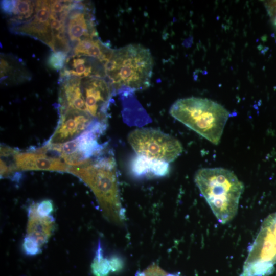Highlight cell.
Masks as SVG:
<instances>
[{
    "instance_id": "cell-1",
    "label": "cell",
    "mask_w": 276,
    "mask_h": 276,
    "mask_svg": "<svg viewBox=\"0 0 276 276\" xmlns=\"http://www.w3.org/2000/svg\"><path fill=\"white\" fill-rule=\"evenodd\" d=\"M103 152L84 164L69 167L68 172L80 178L94 193L102 213L109 221L121 225L125 220L118 187L116 164Z\"/></svg>"
},
{
    "instance_id": "cell-2",
    "label": "cell",
    "mask_w": 276,
    "mask_h": 276,
    "mask_svg": "<svg viewBox=\"0 0 276 276\" xmlns=\"http://www.w3.org/2000/svg\"><path fill=\"white\" fill-rule=\"evenodd\" d=\"M154 62L149 50L139 44H130L113 50L103 64L105 76L113 91H131L148 88L151 83Z\"/></svg>"
},
{
    "instance_id": "cell-3",
    "label": "cell",
    "mask_w": 276,
    "mask_h": 276,
    "mask_svg": "<svg viewBox=\"0 0 276 276\" xmlns=\"http://www.w3.org/2000/svg\"><path fill=\"white\" fill-rule=\"evenodd\" d=\"M194 180L218 221L225 224L232 220L244 190L236 175L223 168H205L196 172Z\"/></svg>"
},
{
    "instance_id": "cell-4",
    "label": "cell",
    "mask_w": 276,
    "mask_h": 276,
    "mask_svg": "<svg viewBox=\"0 0 276 276\" xmlns=\"http://www.w3.org/2000/svg\"><path fill=\"white\" fill-rule=\"evenodd\" d=\"M170 114L214 145H218L229 118L221 105L207 98L189 97L176 101Z\"/></svg>"
},
{
    "instance_id": "cell-5",
    "label": "cell",
    "mask_w": 276,
    "mask_h": 276,
    "mask_svg": "<svg viewBox=\"0 0 276 276\" xmlns=\"http://www.w3.org/2000/svg\"><path fill=\"white\" fill-rule=\"evenodd\" d=\"M276 264V213L268 216L249 249L240 276H266Z\"/></svg>"
},
{
    "instance_id": "cell-6",
    "label": "cell",
    "mask_w": 276,
    "mask_h": 276,
    "mask_svg": "<svg viewBox=\"0 0 276 276\" xmlns=\"http://www.w3.org/2000/svg\"><path fill=\"white\" fill-rule=\"evenodd\" d=\"M128 142L137 155L170 163L181 153L182 146L173 136L151 128L135 129L130 132Z\"/></svg>"
},
{
    "instance_id": "cell-7",
    "label": "cell",
    "mask_w": 276,
    "mask_h": 276,
    "mask_svg": "<svg viewBox=\"0 0 276 276\" xmlns=\"http://www.w3.org/2000/svg\"><path fill=\"white\" fill-rule=\"evenodd\" d=\"M82 79L81 86L87 112L106 124L107 111L114 92L111 86L104 78L90 77Z\"/></svg>"
},
{
    "instance_id": "cell-8",
    "label": "cell",
    "mask_w": 276,
    "mask_h": 276,
    "mask_svg": "<svg viewBox=\"0 0 276 276\" xmlns=\"http://www.w3.org/2000/svg\"><path fill=\"white\" fill-rule=\"evenodd\" d=\"M59 111V124L48 144H61L70 141L100 122L87 112L73 109Z\"/></svg>"
},
{
    "instance_id": "cell-9",
    "label": "cell",
    "mask_w": 276,
    "mask_h": 276,
    "mask_svg": "<svg viewBox=\"0 0 276 276\" xmlns=\"http://www.w3.org/2000/svg\"><path fill=\"white\" fill-rule=\"evenodd\" d=\"M50 1H36L33 16L28 21L13 27L14 32L38 39L55 50V39L51 27Z\"/></svg>"
},
{
    "instance_id": "cell-10",
    "label": "cell",
    "mask_w": 276,
    "mask_h": 276,
    "mask_svg": "<svg viewBox=\"0 0 276 276\" xmlns=\"http://www.w3.org/2000/svg\"><path fill=\"white\" fill-rule=\"evenodd\" d=\"M88 6L74 1L67 18V34L72 42L97 38L95 17Z\"/></svg>"
},
{
    "instance_id": "cell-11",
    "label": "cell",
    "mask_w": 276,
    "mask_h": 276,
    "mask_svg": "<svg viewBox=\"0 0 276 276\" xmlns=\"http://www.w3.org/2000/svg\"><path fill=\"white\" fill-rule=\"evenodd\" d=\"M41 148L34 151H15L12 160L15 170L67 172L69 166L60 157L48 155Z\"/></svg>"
},
{
    "instance_id": "cell-12",
    "label": "cell",
    "mask_w": 276,
    "mask_h": 276,
    "mask_svg": "<svg viewBox=\"0 0 276 276\" xmlns=\"http://www.w3.org/2000/svg\"><path fill=\"white\" fill-rule=\"evenodd\" d=\"M61 80L62 83L59 91V110L87 112L81 86V78L71 77Z\"/></svg>"
},
{
    "instance_id": "cell-13",
    "label": "cell",
    "mask_w": 276,
    "mask_h": 276,
    "mask_svg": "<svg viewBox=\"0 0 276 276\" xmlns=\"http://www.w3.org/2000/svg\"><path fill=\"white\" fill-rule=\"evenodd\" d=\"M94 58L81 55H73L66 59L64 67L61 70V79L75 77L81 79L98 77L104 78L100 72L96 70Z\"/></svg>"
},
{
    "instance_id": "cell-14",
    "label": "cell",
    "mask_w": 276,
    "mask_h": 276,
    "mask_svg": "<svg viewBox=\"0 0 276 276\" xmlns=\"http://www.w3.org/2000/svg\"><path fill=\"white\" fill-rule=\"evenodd\" d=\"M130 170L136 177H159L168 174L169 166L166 162L137 155L130 163Z\"/></svg>"
},
{
    "instance_id": "cell-15",
    "label": "cell",
    "mask_w": 276,
    "mask_h": 276,
    "mask_svg": "<svg viewBox=\"0 0 276 276\" xmlns=\"http://www.w3.org/2000/svg\"><path fill=\"white\" fill-rule=\"evenodd\" d=\"M54 220L51 216L38 215L33 207L30 209L27 224V235L34 238L40 246L45 243L54 229Z\"/></svg>"
},
{
    "instance_id": "cell-16",
    "label": "cell",
    "mask_w": 276,
    "mask_h": 276,
    "mask_svg": "<svg viewBox=\"0 0 276 276\" xmlns=\"http://www.w3.org/2000/svg\"><path fill=\"white\" fill-rule=\"evenodd\" d=\"M113 50L106 45L98 38H88L78 42L73 49L74 55L89 57L103 64L111 57Z\"/></svg>"
},
{
    "instance_id": "cell-17",
    "label": "cell",
    "mask_w": 276,
    "mask_h": 276,
    "mask_svg": "<svg viewBox=\"0 0 276 276\" xmlns=\"http://www.w3.org/2000/svg\"><path fill=\"white\" fill-rule=\"evenodd\" d=\"M35 7L36 1H14L13 8L8 15L12 27L30 20L34 15Z\"/></svg>"
},
{
    "instance_id": "cell-18",
    "label": "cell",
    "mask_w": 276,
    "mask_h": 276,
    "mask_svg": "<svg viewBox=\"0 0 276 276\" xmlns=\"http://www.w3.org/2000/svg\"><path fill=\"white\" fill-rule=\"evenodd\" d=\"M91 268L95 276H108L109 272L111 271L109 260L103 257L100 243Z\"/></svg>"
},
{
    "instance_id": "cell-19",
    "label": "cell",
    "mask_w": 276,
    "mask_h": 276,
    "mask_svg": "<svg viewBox=\"0 0 276 276\" xmlns=\"http://www.w3.org/2000/svg\"><path fill=\"white\" fill-rule=\"evenodd\" d=\"M67 58V53L63 51H53L49 56L47 64L49 67L55 70H62Z\"/></svg>"
},
{
    "instance_id": "cell-20",
    "label": "cell",
    "mask_w": 276,
    "mask_h": 276,
    "mask_svg": "<svg viewBox=\"0 0 276 276\" xmlns=\"http://www.w3.org/2000/svg\"><path fill=\"white\" fill-rule=\"evenodd\" d=\"M22 247L27 255L33 256L39 253L40 245L34 238L27 235L24 239Z\"/></svg>"
},
{
    "instance_id": "cell-21",
    "label": "cell",
    "mask_w": 276,
    "mask_h": 276,
    "mask_svg": "<svg viewBox=\"0 0 276 276\" xmlns=\"http://www.w3.org/2000/svg\"><path fill=\"white\" fill-rule=\"evenodd\" d=\"M36 213L42 217L50 216L53 211V205L50 200H45L33 206Z\"/></svg>"
},
{
    "instance_id": "cell-22",
    "label": "cell",
    "mask_w": 276,
    "mask_h": 276,
    "mask_svg": "<svg viewBox=\"0 0 276 276\" xmlns=\"http://www.w3.org/2000/svg\"><path fill=\"white\" fill-rule=\"evenodd\" d=\"M139 276H174L162 269L159 266L153 264L149 266Z\"/></svg>"
},
{
    "instance_id": "cell-23",
    "label": "cell",
    "mask_w": 276,
    "mask_h": 276,
    "mask_svg": "<svg viewBox=\"0 0 276 276\" xmlns=\"http://www.w3.org/2000/svg\"><path fill=\"white\" fill-rule=\"evenodd\" d=\"M109 261L112 271L115 272L121 269L123 263L119 257H113L109 260Z\"/></svg>"
},
{
    "instance_id": "cell-24",
    "label": "cell",
    "mask_w": 276,
    "mask_h": 276,
    "mask_svg": "<svg viewBox=\"0 0 276 276\" xmlns=\"http://www.w3.org/2000/svg\"><path fill=\"white\" fill-rule=\"evenodd\" d=\"M273 22H274V25L276 26V16H275L274 18Z\"/></svg>"
},
{
    "instance_id": "cell-25",
    "label": "cell",
    "mask_w": 276,
    "mask_h": 276,
    "mask_svg": "<svg viewBox=\"0 0 276 276\" xmlns=\"http://www.w3.org/2000/svg\"></svg>"
}]
</instances>
